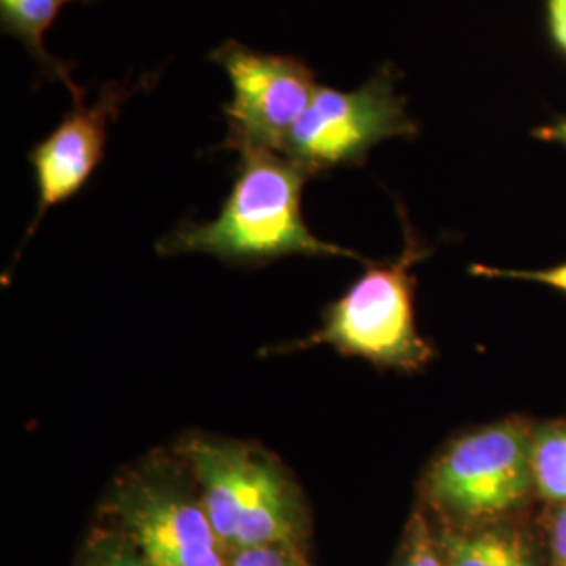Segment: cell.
Wrapping results in <instances>:
<instances>
[{"mask_svg":"<svg viewBox=\"0 0 566 566\" xmlns=\"http://www.w3.org/2000/svg\"><path fill=\"white\" fill-rule=\"evenodd\" d=\"M531 465L537 493L552 504H566V426L544 424L533 430Z\"/></svg>","mask_w":566,"mask_h":566,"instance_id":"cell-11","label":"cell"},{"mask_svg":"<svg viewBox=\"0 0 566 566\" xmlns=\"http://www.w3.org/2000/svg\"><path fill=\"white\" fill-rule=\"evenodd\" d=\"M418 130L399 93V70L382 63L355 91L319 84L308 109L292 128L283 156L313 177L340 166H359L376 145L413 139Z\"/></svg>","mask_w":566,"mask_h":566,"instance_id":"cell-5","label":"cell"},{"mask_svg":"<svg viewBox=\"0 0 566 566\" xmlns=\"http://www.w3.org/2000/svg\"><path fill=\"white\" fill-rule=\"evenodd\" d=\"M227 566H311L303 546H261L240 549Z\"/></svg>","mask_w":566,"mask_h":566,"instance_id":"cell-15","label":"cell"},{"mask_svg":"<svg viewBox=\"0 0 566 566\" xmlns=\"http://www.w3.org/2000/svg\"><path fill=\"white\" fill-rule=\"evenodd\" d=\"M531 430L500 422L468 432L426 472L430 502L460 521H489L521 506L533 483Z\"/></svg>","mask_w":566,"mask_h":566,"instance_id":"cell-6","label":"cell"},{"mask_svg":"<svg viewBox=\"0 0 566 566\" xmlns=\"http://www.w3.org/2000/svg\"><path fill=\"white\" fill-rule=\"evenodd\" d=\"M81 566H151L118 528L97 533L82 556Z\"/></svg>","mask_w":566,"mask_h":566,"instance_id":"cell-12","label":"cell"},{"mask_svg":"<svg viewBox=\"0 0 566 566\" xmlns=\"http://www.w3.org/2000/svg\"><path fill=\"white\" fill-rule=\"evenodd\" d=\"M552 565L566 566V504L560 506L552 525Z\"/></svg>","mask_w":566,"mask_h":566,"instance_id":"cell-17","label":"cell"},{"mask_svg":"<svg viewBox=\"0 0 566 566\" xmlns=\"http://www.w3.org/2000/svg\"><path fill=\"white\" fill-rule=\"evenodd\" d=\"M175 451L191 470L229 556L248 547L303 546V497L273 453L200 434L182 439Z\"/></svg>","mask_w":566,"mask_h":566,"instance_id":"cell-2","label":"cell"},{"mask_svg":"<svg viewBox=\"0 0 566 566\" xmlns=\"http://www.w3.org/2000/svg\"><path fill=\"white\" fill-rule=\"evenodd\" d=\"M399 566H447L439 542L432 537L422 514H416L407 526Z\"/></svg>","mask_w":566,"mask_h":566,"instance_id":"cell-13","label":"cell"},{"mask_svg":"<svg viewBox=\"0 0 566 566\" xmlns=\"http://www.w3.org/2000/svg\"><path fill=\"white\" fill-rule=\"evenodd\" d=\"M531 135L539 142L554 143V145H560L566 149V116H560L556 120L546 122V124L533 128Z\"/></svg>","mask_w":566,"mask_h":566,"instance_id":"cell-18","label":"cell"},{"mask_svg":"<svg viewBox=\"0 0 566 566\" xmlns=\"http://www.w3.org/2000/svg\"><path fill=\"white\" fill-rule=\"evenodd\" d=\"M238 177L217 219L182 223L158 243L164 256L208 254L224 263H264L282 256H340L355 250L317 238L303 217V187L311 172L287 156L245 145Z\"/></svg>","mask_w":566,"mask_h":566,"instance_id":"cell-1","label":"cell"},{"mask_svg":"<svg viewBox=\"0 0 566 566\" xmlns=\"http://www.w3.org/2000/svg\"><path fill=\"white\" fill-rule=\"evenodd\" d=\"M437 542L447 566H539L525 537L510 528H451Z\"/></svg>","mask_w":566,"mask_h":566,"instance_id":"cell-10","label":"cell"},{"mask_svg":"<svg viewBox=\"0 0 566 566\" xmlns=\"http://www.w3.org/2000/svg\"><path fill=\"white\" fill-rule=\"evenodd\" d=\"M470 273L479 277H489V280L542 283L566 294V263L547 266V269H502V266L472 264Z\"/></svg>","mask_w":566,"mask_h":566,"instance_id":"cell-14","label":"cell"},{"mask_svg":"<svg viewBox=\"0 0 566 566\" xmlns=\"http://www.w3.org/2000/svg\"><path fill=\"white\" fill-rule=\"evenodd\" d=\"M105 510L151 566L229 565L198 483L177 451L128 468Z\"/></svg>","mask_w":566,"mask_h":566,"instance_id":"cell-3","label":"cell"},{"mask_svg":"<svg viewBox=\"0 0 566 566\" xmlns=\"http://www.w3.org/2000/svg\"><path fill=\"white\" fill-rule=\"evenodd\" d=\"M145 82L151 78L137 84L105 82L93 103H86V91L72 95V109L51 135L30 149L28 160L34 168L39 202L25 240L34 235L51 208L74 198L93 177L105 156L112 122L120 118L124 103L143 91Z\"/></svg>","mask_w":566,"mask_h":566,"instance_id":"cell-8","label":"cell"},{"mask_svg":"<svg viewBox=\"0 0 566 566\" xmlns=\"http://www.w3.org/2000/svg\"><path fill=\"white\" fill-rule=\"evenodd\" d=\"M424 256V248L407 233L399 261L367 269L364 277L329 306L324 325L315 334L275 350L294 353L327 344L371 364L401 371L422 369L432 359V348L416 327L411 269Z\"/></svg>","mask_w":566,"mask_h":566,"instance_id":"cell-4","label":"cell"},{"mask_svg":"<svg viewBox=\"0 0 566 566\" xmlns=\"http://www.w3.org/2000/svg\"><path fill=\"white\" fill-rule=\"evenodd\" d=\"M70 2H95V0H0V28L7 36L21 42V46L36 61L44 81L61 82L70 95L86 91L74 81L72 61H61L46 51L44 39L55 25L61 9Z\"/></svg>","mask_w":566,"mask_h":566,"instance_id":"cell-9","label":"cell"},{"mask_svg":"<svg viewBox=\"0 0 566 566\" xmlns=\"http://www.w3.org/2000/svg\"><path fill=\"white\" fill-rule=\"evenodd\" d=\"M208 60L231 82L221 147L238 151L252 145L283 154L292 128L319 88L315 70L303 57L264 53L238 41L221 42Z\"/></svg>","mask_w":566,"mask_h":566,"instance_id":"cell-7","label":"cell"},{"mask_svg":"<svg viewBox=\"0 0 566 566\" xmlns=\"http://www.w3.org/2000/svg\"><path fill=\"white\" fill-rule=\"evenodd\" d=\"M549 41L566 60V0H546Z\"/></svg>","mask_w":566,"mask_h":566,"instance_id":"cell-16","label":"cell"}]
</instances>
